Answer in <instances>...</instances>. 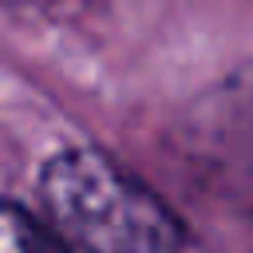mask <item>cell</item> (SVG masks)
<instances>
[{
	"label": "cell",
	"mask_w": 253,
	"mask_h": 253,
	"mask_svg": "<svg viewBox=\"0 0 253 253\" xmlns=\"http://www.w3.org/2000/svg\"><path fill=\"white\" fill-rule=\"evenodd\" d=\"M51 221L87 253H182L170 206L91 146L55 154L40 178Z\"/></svg>",
	"instance_id": "cell-1"
},
{
	"label": "cell",
	"mask_w": 253,
	"mask_h": 253,
	"mask_svg": "<svg viewBox=\"0 0 253 253\" xmlns=\"http://www.w3.org/2000/svg\"><path fill=\"white\" fill-rule=\"evenodd\" d=\"M0 253H71L20 206L0 202Z\"/></svg>",
	"instance_id": "cell-2"
}]
</instances>
